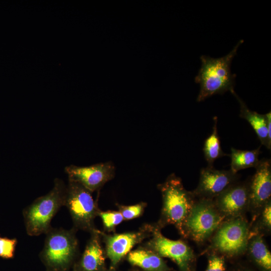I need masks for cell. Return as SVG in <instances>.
Listing matches in <instances>:
<instances>
[{"label":"cell","instance_id":"1","mask_svg":"<svg viewBox=\"0 0 271 271\" xmlns=\"http://www.w3.org/2000/svg\"><path fill=\"white\" fill-rule=\"evenodd\" d=\"M243 42V40H240L229 53L222 57L213 58L205 55L200 57L201 67L195 78V82L199 84L200 87L197 98L198 102L214 94L234 91L236 75L231 73L230 65L238 47Z\"/></svg>","mask_w":271,"mask_h":271},{"label":"cell","instance_id":"2","mask_svg":"<svg viewBox=\"0 0 271 271\" xmlns=\"http://www.w3.org/2000/svg\"><path fill=\"white\" fill-rule=\"evenodd\" d=\"M162 197L161 216L156 225L161 229L173 225L181 234L183 225L196 201L193 192L184 188L181 178L175 174L158 185Z\"/></svg>","mask_w":271,"mask_h":271},{"label":"cell","instance_id":"3","mask_svg":"<svg viewBox=\"0 0 271 271\" xmlns=\"http://www.w3.org/2000/svg\"><path fill=\"white\" fill-rule=\"evenodd\" d=\"M66 186L58 178L52 189L37 198L23 212L27 233L38 236L46 233L52 227L51 222L61 206H64Z\"/></svg>","mask_w":271,"mask_h":271},{"label":"cell","instance_id":"4","mask_svg":"<svg viewBox=\"0 0 271 271\" xmlns=\"http://www.w3.org/2000/svg\"><path fill=\"white\" fill-rule=\"evenodd\" d=\"M225 218L213 200L200 198L195 201L183 225L181 235L202 242L215 232Z\"/></svg>","mask_w":271,"mask_h":271},{"label":"cell","instance_id":"5","mask_svg":"<svg viewBox=\"0 0 271 271\" xmlns=\"http://www.w3.org/2000/svg\"><path fill=\"white\" fill-rule=\"evenodd\" d=\"M64 206L69 212L74 228L89 232L96 229L94 221L100 210L92 193L83 186L68 180Z\"/></svg>","mask_w":271,"mask_h":271},{"label":"cell","instance_id":"6","mask_svg":"<svg viewBox=\"0 0 271 271\" xmlns=\"http://www.w3.org/2000/svg\"><path fill=\"white\" fill-rule=\"evenodd\" d=\"M77 230L74 227L69 230L51 227L46 233L41 256L48 266L61 270L69 264L79 249Z\"/></svg>","mask_w":271,"mask_h":271},{"label":"cell","instance_id":"7","mask_svg":"<svg viewBox=\"0 0 271 271\" xmlns=\"http://www.w3.org/2000/svg\"><path fill=\"white\" fill-rule=\"evenodd\" d=\"M249 235V225L242 216L229 218L215 231L211 246L222 254L237 256L246 250Z\"/></svg>","mask_w":271,"mask_h":271},{"label":"cell","instance_id":"8","mask_svg":"<svg viewBox=\"0 0 271 271\" xmlns=\"http://www.w3.org/2000/svg\"><path fill=\"white\" fill-rule=\"evenodd\" d=\"M150 237L144 246L161 257L171 259L177 263L181 271H190L195 256L193 251L186 242L165 237L156 224H153Z\"/></svg>","mask_w":271,"mask_h":271},{"label":"cell","instance_id":"9","mask_svg":"<svg viewBox=\"0 0 271 271\" xmlns=\"http://www.w3.org/2000/svg\"><path fill=\"white\" fill-rule=\"evenodd\" d=\"M153 228V224H145L137 231L121 233L107 234L100 231L106 256L111 265L115 266L136 245L151 237Z\"/></svg>","mask_w":271,"mask_h":271},{"label":"cell","instance_id":"10","mask_svg":"<svg viewBox=\"0 0 271 271\" xmlns=\"http://www.w3.org/2000/svg\"><path fill=\"white\" fill-rule=\"evenodd\" d=\"M68 180L77 182L91 193L99 191L107 182L112 180L115 168L111 161L89 166L70 165L65 168Z\"/></svg>","mask_w":271,"mask_h":271},{"label":"cell","instance_id":"11","mask_svg":"<svg viewBox=\"0 0 271 271\" xmlns=\"http://www.w3.org/2000/svg\"><path fill=\"white\" fill-rule=\"evenodd\" d=\"M237 179V174L230 170H218L208 166L201 170L199 184L193 193L196 197L213 200L235 183Z\"/></svg>","mask_w":271,"mask_h":271},{"label":"cell","instance_id":"12","mask_svg":"<svg viewBox=\"0 0 271 271\" xmlns=\"http://www.w3.org/2000/svg\"><path fill=\"white\" fill-rule=\"evenodd\" d=\"M214 202L225 218L241 216L249 207V183H234L216 197Z\"/></svg>","mask_w":271,"mask_h":271},{"label":"cell","instance_id":"13","mask_svg":"<svg viewBox=\"0 0 271 271\" xmlns=\"http://www.w3.org/2000/svg\"><path fill=\"white\" fill-rule=\"evenodd\" d=\"M255 168V173L249 183V206L258 210L270 201V160H260Z\"/></svg>","mask_w":271,"mask_h":271},{"label":"cell","instance_id":"14","mask_svg":"<svg viewBox=\"0 0 271 271\" xmlns=\"http://www.w3.org/2000/svg\"><path fill=\"white\" fill-rule=\"evenodd\" d=\"M90 233V237L82 255L79 266L82 271H101L106 256L102 245L100 230L96 228Z\"/></svg>","mask_w":271,"mask_h":271},{"label":"cell","instance_id":"15","mask_svg":"<svg viewBox=\"0 0 271 271\" xmlns=\"http://www.w3.org/2000/svg\"><path fill=\"white\" fill-rule=\"evenodd\" d=\"M128 262L146 271H168L169 268L161 256L142 246L131 250L127 255Z\"/></svg>","mask_w":271,"mask_h":271},{"label":"cell","instance_id":"16","mask_svg":"<svg viewBox=\"0 0 271 271\" xmlns=\"http://www.w3.org/2000/svg\"><path fill=\"white\" fill-rule=\"evenodd\" d=\"M231 93L235 96L240 104V116L250 124L261 145L270 150L271 143L268 140L267 118L265 114H261L248 108L245 103L239 97L234 91Z\"/></svg>","mask_w":271,"mask_h":271},{"label":"cell","instance_id":"17","mask_svg":"<svg viewBox=\"0 0 271 271\" xmlns=\"http://www.w3.org/2000/svg\"><path fill=\"white\" fill-rule=\"evenodd\" d=\"M231 151L230 170L234 174L243 169L255 168L260 161V147L251 151L231 148Z\"/></svg>","mask_w":271,"mask_h":271},{"label":"cell","instance_id":"18","mask_svg":"<svg viewBox=\"0 0 271 271\" xmlns=\"http://www.w3.org/2000/svg\"><path fill=\"white\" fill-rule=\"evenodd\" d=\"M247 248L257 264L267 271L270 270L271 254L260 235L249 237Z\"/></svg>","mask_w":271,"mask_h":271},{"label":"cell","instance_id":"19","mask_svg":"<svg viewBox=\"0 0 271 271\" xmlns=\"http://www.w3.org/2000/svg\"><path fill=\"white\" fill-rule=\"evenodd\" d=\"M214 125L211 134L205 140L203 152L209 167H213L214 161L223 156H226L221 147L220 141L217 131V118H214Z\"/></svg>","mask_w":271,"mask_h":271},{"label":"cell","instance_id":"20","mask_svg":"<svg viewBox=\"0 0 271 271\" xmlns=\"http://www.w3.org/2000/svg\"><path fill=\"white\" fill-rule=\"evenodd\" d=\"M105 231L114 232L116 227L124 221L121 213L117 211H101L98 213Z\"/></svg>","mask_w":271,"mask_h":271},{"label":"cell","instance_id":"21","mask_svg":"<svg viewBox=\"0 0 271 271\" xmlns=\"http://www.w3.org/2000/svg\"><path fill=\"white\" fill-rule=\"evenodd\" d=\"M147 203L141 202L131 205L116 204L118 211L122 215L124 220H130L140 217L144 213Z\"/></svg>","mask_w":271,"mask_h":271},{"label":"cell","instance_id":"22","mask_svg":"<svg viewBox=\"0 0 271 271\" xmlns=\"http://www.w3.org/2000/svg\"><path fill=\"white\" fill-rule=\"evenodd\" d=\"M17 243L16 238L0 237V257L4 258H13Z\"/></svg>","mask_w":271,"mask_h":271},{"label":"cell","instance_id":"23","mask_svg":"<svg viewBox=\"0 0 271 271\" xmlns=\"http://www.w3.org/2000/svg\"><path fill=\"white\" fill-rule=\"evenodd\" d=\"M225 259L223 256L216 254L210 256L205 271H225Z\"/></svg>","mask_w":271,"mask_h":271},{"label":"cell","instance_id":"24","mask_svg":"<svg viewBox=\"0 0 271 271\" xmlns=\"http://www.w3.org/2000/svg\"><path fill=\"white\" fill-rule=\"evenodd\" d=\"M271 205L270 201H268L262 208L261 222L268 230L271 227Z\"/></svg>","mask_w":271,"mask_h":271}]
</instances>
